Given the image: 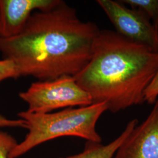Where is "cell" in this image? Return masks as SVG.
<instances>
[{
  "label": "cell",
  "mask_w": 158,
  "mask_h": 158,
  "mask_svg": "<svg viewBox=\"0 0 158 158\" xmlns=\"http://www.w3.org/2000/svg\"><path fill=\"white\" fill-rule=\"evenodd\" d=\"M100 31L62 1L50 10L34 12L18 35L0 38V53L14 62L20 77L44 81L74 76L89 62Z\"/></svg>",
  "instance_id": "obj_1"
},
{
  "label": "cell",
  "mask_w": 158,
  "mask_h": 158,
  "mask_svg": "<svg viewBox=\"0 0 158 158\" xmlns=\"http://www.w3.org/2000/svg\"><path fill=\"white\" fill-rule=\"evenodd\" d=\"M158 70V52L115 31L100 30L89 62L73 77L93 104L104 102L115 113L144 102Z\"/></svg>",
  "instance_id": "obj_2"
},
{
  "label": "cell",
  "mask_w": 158,
  "mask_h": 158,
  "mask_svg": "<svg viewBox=\"0 0 158 158\" xmlns=\"http://www.w3.org/2000/svg\"><path fill=\"white\" fill-rule=\"evenodd\" d=\"M107 110V104L101 102L67 108L56 113L21 111L18 116L25 121L28 132L23 141L13 148L8 158H19L35 147L62 136H76L87 141L102 143V138L96 131V124Z\"/></svg>",
  "instance_id": "obj_3"
},
{
  "label": "cell",
  "mask_w": 158,
  "mask_h": 158,
  "mask_svg": "<svg viewBox=\"0 0 158 158\" xmlns=\"http://www.w3.org/2000/svg\"><path fill=\"white\" fill-rule=\"evenodd\" d=\"M19 97L27 103L28 112L37 114L93 104L90 94L77 85L73 76H70L34 82L27 90L21 92Z\"/></svg>",
  "instance_id": "obj_4"
},
{
  "label": "cell",
  "mask_w": 158,
  "mask_h": 158,
  "mask_svg": "<svg viewBox=\"0 0 158 158\" xmlns=\"http://www.w3.org/2000/svg\"><path fill=\"white\" fill-rule=\"evenodd\" d=\"M97 2L113 23L117 33L158 52V29L143 12L127 8L120 1L97 0Z\"/></svg>",
  "instance_id": "obj_5"
},
{
  "label": "cell",
  "mask_w": 158,
  "mask_h": 158,
  "mask_svg": "<svg viewBox=\"0 0 158 158\" xmlns=\"http://www.w3.org/2000/svg\"><path fill=\"white\" fill-rule=\"evenodd\" d=\"M113 158H158V99L147 118L132 131Z\"/></svg>",
  "instance_id": "obj_6"
},
{
  "label": "cell",
  "mask_w": 158,
  "mask_h": 158,
  "mask_svg": "<svg viewBox=\"0 0 158 158\" xmlns=\"http://www.w3.org/2000/svg\"><path fill=\"white\" fill-rule=\"evenodd\" d=\"M60 0H0V38H10L21 33L31 15L50 10Z\"/></svg>",
  "instance_id": "obj_7"
},
{
  "label": "cell",
  "mask_w": 158,
  "mask_h": 158,
  "mask_svg": "<svg viewBox=\"0 0 158 158\" xmlns=\"http://www.w3.org/2000/svg\"><path fill=\"white\" fill-rule=\"evenodd\" d=\"M138 124V119H134L128 123L121 135L110 143L102 145V143L87 141L81 152L65 158H113L119 147Z\"/></svg>",
  "instance_id": "obj_8"
},
{
  "label": "cell",
  "mask_w": 158,
  "mask_h": 158,
  "mask_svg": "<svg viewBox=\"0 0 158 158\" xmlns=\"http://www.w3.org/2000/svg\"><path fill=\"white\" fill-rule=\"evenodd\" d=\"M120 2L143 12L158 29V0H123Z\"/></svg>",
  "instance_id": "obj_9"
},
{
  "label": "cell",
  "mask_w": 158,
  "mask_h": 158,
  "mask_svg": "<svg viewBox=\"0 0 158 158\" xmlns=\"http://www.w3.org/2000/svg\"><path fill=\"white\" fill-rule=\"evenodd\" d=\"M17 143L12 136L0 130V158H8L10 153Z\"/></svg>",
  "instance_id": "obj_10"
},
{
  "label": "cell",
  "mask_w": 158,
  "mask_h": 158,
  "mask_svg": "<svg viewBox=\"0 0 158 158\" xmlns=\"http://www.w3.org/2000/svg\"><path fill=\"white\" fill-rule=\"evenodd\" d=\"M20 76L14 62L9 59L0 60V82L7 79H17Z\"/></svg>",
  "instance_id": "obj_11"
},
{
  "label": "cell",
  "mask_w": 158,
  "mask_h": 158,
  "mask_svg": "<svg viewBox=\"0 0 158 158\" xmlns=\"http://www.w3.org/2000/svg\"><path fill=\"white\" fill-rule=\"evenodd\" d=\"M158 70L144 94V100L150 104H154L158 98Z\"/></svg>",
  "instance_id": "obj_12"
},
{
  "label": "cell",
  "mask_w": 158,
  "mask_h": 158,
  "mask_svg": "<svg viewBox=\"0 0 158 158\" xmlns=\"http://www.w3.org/2000/svg\"><path fill=\"white\" fill-rule=\"evenodd\" d=\"M3 127H19L27 128V125L25 121L22 119H10L0 115V128Z\"/></svg>",
  "instance_id": "obj_13"
}]
</instances>
